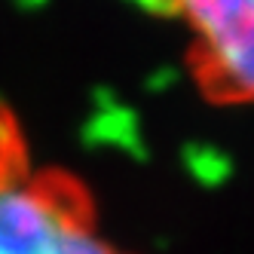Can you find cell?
<instances>
[{
    "mask_svg": "<svg viewBox=\"0 0 254 254\" xmlns=\"http://www.w3.org/2000/svg\"><path fill=\"white\" fill-rule=\"evenodd\" d=\"M0 254H123L62 181L0 141Z\"/></svg>",
    "mask_w": 254,
    "mask_h": 254,
    "instance_id": "obj_1",
    "label": "cell"
},
{
    "mask_svg": "<svg viewBox=\"0 0 254 254\" xmlns=\"http://www.w3.org/2000/svg\"><path fill=\"white\" fill-rule=\"evenodd\" d=\"M181 22L202 89L224 104L254 107V0H153Z\"/></svg>",
    "mask_w": 254,
    "mask_h": 254,
    "instance_id": "obj_2",
    "label": "cell"
}]
</instances>
